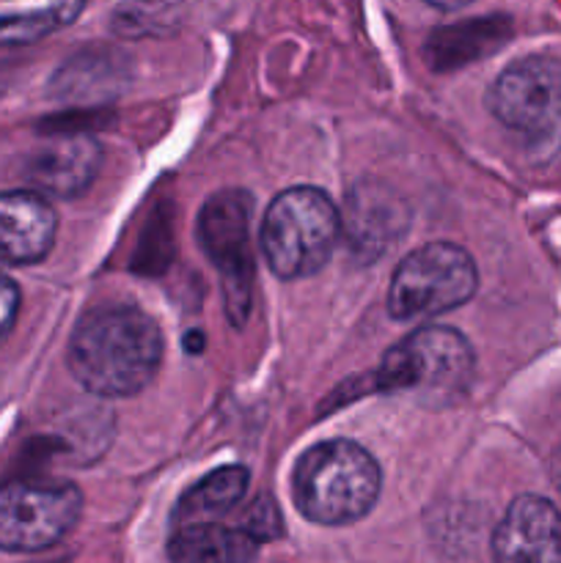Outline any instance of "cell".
Segmentation results:
<instances>
[{"label": "cell", "mask_w": 561, "mask_h": 563, "mask_svg": "<svg viewBox=\"0 0 561 563\" xmlns=\"http://www.w3.org/2000/svg\"><path fill=\"white\" fill-rule=\"evenodd\" d=\"M424 3L435 5V9H440V11H460V9H465V5H471L473 0H424Z\"/></svg>", "instance_id": "cell-18"}, {"label": "cell", "mask_w": 561, "mask_h": 563, "mask_svg": "<svg viewBox=\"0 0 561 563\" xmlns=\"http://www.w3.org/2000/svg\"><path fill=\"white\" fill-rule=\"evenodd\" d=\"M487 108L534 165H561V60H515L487 91Z\"/></svg>", "instance_id": "cell-3"}, {"label": "cell", "mask_w": 561, "mask_h": 563, "mask_svg": "<svg viewBox=\"0 0 561 563\" xmlns=\"http://www.w3.org/2000/svg\"><path fill=\"white\" fill-rule=\"evenodd\" d=\"M251 476L242 465H226L204 476L182 495L174 511V526H196V522H220L245 498Z\"/></svg>", "instance_id": "cell-15"}, {"label": "cell", "mask_w": 561, "mask_h": 563, "mask_svg": "<svg viewBox=\"0 0 561 563\" xmlns=\"http://www.w3.org/2000/svg\"><path fill=\"white\" fill-rule=\"evenodd\" d=\"M258 539L242 526L196 522L179 526L168 542L170 563H251L258 553Z\"/></svg>", "instance_id": "cell-13"}, {"label": "cell", "mask_w": 561, "mask_h": 563, "mask_svg": "<svg viewBox=\"0 0 561 563\" xmlns=\"http://www.w3.org/2000/svg\"><path fill=\"white\" fill-rule=\"evenodd\" d=\"M82 515L75 484L14 478L0 484V550L38 553L58 544Z\"/></svg>", "instance_id": "cell-7"}, {"label": "cell", "mask_w": 561, "mask_h": 563, "mask_svg": "<svg viewBox=\"0 0 561 563\" xmlns=\"http://www.w3.org/2000/svg\"><path fill=\"white\" fill-rule=\"evenodd\" d=\"M476 357L462 333L451 328H418L385 355L377 372L380 390L413 394L427 405H451L471 388Z\"/></svg>", "instance_id": "cell-5"}, {"label": "cell", "mask_w": 561, "mask_h": 563, "mask_svg": "<svg viewBox=\"0 0 561 563\" xmlns=\"http://www.w3.org/2000/svg\"><path fill=\"white\" fill-rule=\"evenodd\" d=\"M242 528H245L251 537H256L258 542L278 537V533H280V517H278V509H275L273 500H270V498L256 500V504H253L251 509L242 515Z\"/></svg>", "instance_id": "cell-16"}, {"label": "cell", "mask_w": 561, "mask_h": 563, "mask_svg": "<svg viewBox=\"0 0 561 563\" xmlns=\"http://www.w3.org/2000/svg\"><path fill=\"white\" fill-rule=\"evenodd\" d=\"M341 240V214L317 187H292L273 198L262 220V253L273 275L300 280L319 273Z\"/></svg>", "instance_id": "cell-4"}, {"label": "cell", "mask_w": 561, "mask_h": 563, "mask_svg": "<svg viewBox=\"0 0 561 563\" xmlns=\"http://www.w3.org/2000/svg\"><path fill=\"white\" fill-rule=\"evenodd\" d=\"M66 363L88 394L105 399L135 396L163 363V333L146 311L130 302L97 306L77 322Z\"/></svg>", "instance_id": "cell-1"}, {"label": "cell", "mask_w": 561, "mask_h": 563, "mask_svg": "<svg viewBox=\"0 0 561 563\" xmlns=\"http://www.w3.org/2000/svg\"><path fill=\"white\" fill-rule=\"evenodd\" d=\"M493 563H561V511L539 495L512 500L495 526Z\"/></svg>", "instance_id": "cell-9"}, {"label": "cell", "mask_w": 561, "mask_h": 563, "mask_svg": "<svg viewBox=\"0 0 561 563\" xmlns=\"http://www.w3.org/2000/svg\"><path fill=\"white\" fill-rule=\"evenodd\" d=\"M383 487L377 460L352 440H324L302 451L292 473L297 511L317 526H350L374 509Z\"/></svg>", "instance_id": "cell-2"}, {"label": "cell", "mask_w": 561, "mask_h": 563, "mask_svg": "<svg viewBox=\"0 0 561 563\" xmlns=\"http://www.w3.org/2000/svg\"><path fill=\"white\" fill-rule=\"evenodd\" d=\"M20 313V289L6 273H0V341L11 333Z\"/></svg>", "instance_id": "cell-17"}, {"label": "cell", "mask_w": 561, "mask_h": 563, "mask_svg": "<svg viewBox=\"0 0 561 563\" xmlns=\"http://www.w3.org/2000/svg\"><path fill=\"white\" fill-rule=\"evenodd\" d=\"M58 218L36 190L0 192V262L36 264L53 251Z\"/></svg>", "instance_id": "cell-11"}, {"label": "cell", "mask_w": 561, "mask_h": 563, "mask_svg": "<svg viewBox=\"0 0 561 563\" xmlns=\"http://www.w3.org/2000/svg\"><path fill=\"white\" fill-rule=\"evenodd\" d=\"M253 198L245 190H223L204 203L198 214V242L223 275L226 308L231 322H245L253 291L251 253Z\"/></svg>", "instance_id": "cell-8"}, {"label": "cell", "mask_w": 561, "mask_h": 563, "mask_svg": "<svg viewBox=\"0 0 561 563\" xmlns=\"http://www.w3.org/2000/svg\"><path fill=\"white\" fill-rule=\"evenodd\" d=\"M102 165V146L82 132H64L33 148L25 179L44 198H75L88 190Z\"/></svg>", "instance_id": "cell-10"}, {"label": "cell", "mask_w": 561, "mask_h": 563, "mask_svg": "<svg viewBox=\"0 0 561 563\" xmlns=\"http://www.w3.org/2000/svg\"><path fill=\"white\" fill-rule=\"evenodd\" d=\"M86 0H0V47L42 42L69 27Z\"/></svg>", "instance_id": "cell-14"}, {"label": "cell", "mask_w": 561, "mask_h": 563, "mask_svg": "<svg viewBox=\"0 0 561 563\" xmlns=\"http://www.w3.org/2000/svg\"><path fill=\"white\" fill-rule=\"evenodd\" d=\"M405 225L407 214L399 198L391 190H374L372 185L352 190L341 220V231L350 236L352 251L366 256L369 262H374L391 242L399 240Z\"/></svg>", "instance_id": "cell-12"}, {"label": "cell", "mask_w": 561, "mask_h": 563, "mask_svg": "<svg viewBox=\"0 0 561 563\" xmlns=\"http://www.w3.org/2000/svg\"><path fill=\"white\" fill-rule=\"evenodd\" d=\"M479 289L471 253L451 242L416 247L396 267L388 286V313L399 322H418L465 306Z\"/></svg>", "instance_id": "cell-6"}]
</instances>
